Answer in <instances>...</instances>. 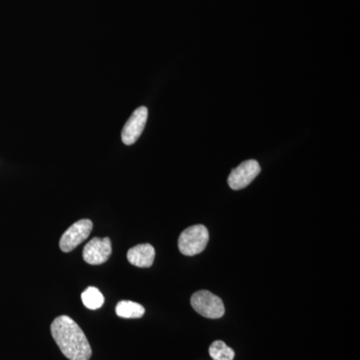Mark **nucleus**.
<instances>
[{
    "mask_svg": "<svg viewBox=\"0 0 360 360\" xmlns=\"http://www.w3.org/2000/svg\"><path fill=\"white\" fill-rule=\"evenodd\" d=\"M52 338L70 360H89L92 350L79 326L68 315L56 317L51 326Z\"/></svg>",
    "mask_w": 360,
    "mask_h": 360,
    "instance_id": "nucleus-1",
    "label": "nucleus"
},
{
    "mask_svg": "<svg viewBox=\"0 0 360 360\" xmlns=\"http://www.w3.org/2000/svg\"><path fill=\"white\" fill-rule=\"evenodd\" d=\"M208 240H210V233L205 225H193L180 234L179 251L186 257L200 255L205 250Z\"/></svg>",
    "mask_w": 360,
    "mask_h": 360,
    "instance_id": "nucleus-2",
    "label": "nucleus"
},
{
    "mask_svg": "<svg viewBox=\"0 0 360 360\" xmlns=\"http://www.w3.org/2000/svg\"><path fill=\"white\" fill-rule=\"evenodd\" d=\"M191 302L193 309L206 319H217L224 315V302L210 291H198L191 296Z\"/></svg>",
    "mask_w": 360,
    "mask_h": 360,
    "instance_id": "nucleus-3",
    "label": "nucleus"
},
{
    "mask_svg": "<svg viewBox=\"0 0 360 360\" xmlns=\"http://www.w3.org/2000/svg\"><path fill=\"white\" fill-rule=\"evenodd\" d=\"M92 227H94V224L90 219H82L71 225L70 229L61 236L60 241H59L60 250L63 252H70L77 248L80 243L89 238Z\"/></svg>",
    "mask_w": 360,
    "mask_h": 360,
    "instance_id": "nucleus-4",
    "label": "nucleus"
},
{
    "mask_svg": "<svg viewBox=\"0 0 360 360\" xmlns=\"http://www.w3.org/2000/svg\"><path fill=\"white\" fill-rule=\"evenodd\" d=\"M260 172H262V168L257 160H246L232 170L227 182L233 191H240V189L250 186L255 177L260 174Z\"/></svg>",
    "mask_w": 360,
    "mask_h": 360,
    "instance_id": "nucleus-5",
    "label": "nucleus"
},
{
    "mask_svg": "<svg viewBox=\"0 0 360 360\" xmlns=\"http://www.w3.org/2000/svg\"><path fill=\"white\" fill-rule=\"evenodd\" d=\"M148 110L146 106L137 108L125 123L122 131V141L125 146H132L141 137L148 122Z\"/></svg>",
    "mask_w": 360,
    "mask_h": 360,
    "instance_id": "nucleus-6",
    "label": "nucleus"
},
{
    "mask_svg": "<svg viewBox=\"0 0 360 360\" xmlns=\"http://www.w3.org/2000/svg\"><path fill=\"white\" fill-rule=\"evenodd\" d=\"M111 252L112 248L110 238H94L84 246L82 257L86 264L99 265L108 262Z\"/></svg>",
    "mask_w": 360,
    "mask_h": 360,
    "instance_id": "nucleus-7",
    "label": "nucleus"
},
{
    "mask_svg": "<svg viewBox=\"0 0 360 360\" xmlns=\"http://www.w3.org/2000/svg\"><path fill=\"white\" fill-rule=\"evenodd\" d=\"M155 258V250L149 243H143L130 248L127 252L129 264L137 267H150Z\"/></svg>",
    "mask_w": 360,
    "mask_h": 360,
    "instance_id": "nucleus-8",
    "label": "nucleus"
},
{
    "mask_svg": "<svg viewBox=\"0 0 360 360\" xmlns=\"http://www.w3.org/2000/svg\"><path fill=\"white\" fill-rule=\"evenodd\" d=\"M117 316L122 319H141L146 314V309L139 303L122 300L116 305L115 309Z\"/></svg>",
    "mask_w": 360,
    "mask_h": 360,
    "instance_id": "nucleus-9",
    "label": "nucleus"
},
{
    "mask_svg": "<svg viewBox=\"0 0 360 360\" xmlns=\"http://www.w3.org/2000/svg\"><path fill=\"white\" fill-rule=\"evenodd\" d=\"M82 300L86 309L96 310L104 303V296L98 288L90 286L82 293Z\"/></svg>",
    "mask_w": 360,
    "mask_h": 360,
    "instance_id": "nucleus-10",
    "label": "nucleus"
},
{
    "mask_svg": "<svg viewBox=\"0 0 360 360\" xmlns=\"http://www.w3.org/2000/svg\"><path fill=\"white\" fill-rule=\"evenodd\" d=\"M210 355L213 360H233L236 352L222 340H217L210 347Z\"/></svg>",
    "mask_w": 360,
    "mask_h": 360,
    "instance_id": "nucleus-11",
    "label": "nucleus"
}]
</instances>
